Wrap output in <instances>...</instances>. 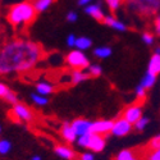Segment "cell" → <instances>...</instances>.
I'll list each match as a JSON object with an SVG mask.
<instances>
[{
  "mask_svg": "<svg viewBox=\"0 0 160 160\" xmlns=\"http://www.w3.org/2000/svg\"><path fill=\"white\" fill-rule=\"evenodd\" d=\"M45 51L30 38L13 37L0 45V76L24 74L33 71L44 59Z\"/></svg>",
  "mask_w": 160,
  "mask_h": 160,
  "instance_id": "6da1fadb",
  "label": "cell"
},
{
  "mask_svg": "<svg viewBox=\"0 0 160 160\" xmlns=\"http://www.w3.org/2000/svg\"><path fill=\"white\" fill-rule=\"evenodd\" d=\"M37 16V10L35 9L31 0H24L17 4H13L7 10L5 18L8 23L14 28H24L30 26Z\"/></svg>",
  "mask_w": 160,
  "mask_h": 160,
  "instance_id": "7a4b0ae2",
  "label": "cell"
},
{
  "mask_svg": "<svg viewBox=\"0 0 160 160\" xmlns=\"http://www.w3.org/2000/svg\"><path fill=\"white\" fill-rule=\"evenodd\" d=\"M126 9L142 19L154 18L160 13V0H124Z\"/></svg>",
  "mask_w": 160,
  "mask_h": 160,
  "instance_id": "3957f363",
  "label": "cell"
},
{
  "mask_svg": "<svg viewBox=\"0 0 160 160\" xmlns=\"http://www.w3.org/2000/svg\"><path fill=\"white\" fill-rule=\"evenodd\" d=\"M76 143L78 145V148H81V149H86L92 152H101L106 146V138L102 135L88 132L86 135L78 136Z\"/></svg>",
  "mask_w": 160,
  "mask_h": 160,
  "instance_id": "277c9868",
  "label": "cell"
},
{
  "mask_svg": "<svg viewBox=\"0 0 160 160\" xmlns=\"http://www.w3.org/2000/svg\"><path fill=\"white\" fill-rule=\"evenodd\" d=\"M65 63L71 69H87L90 65V59L85 54V51L73 49L65 57Z\"/></svg>",
  "mask_w": 160,
  "mask_h": 160,
  "instance_id": "5b68a950",
  "label": "cell"
},
{
  "mask_svg": "<svg viewBox=\"0 0 160 160\" xmlns=\"http://www.w3.org/2000/svg\"><path fill=\"white\" fill-rule=\"evenodd\" d=\"M10 115L18 123H31V122H33V119H35L33 112L28 108L27 105H24V104L19 102V101L12 105Z\"/></svg>",
  "mask_w": 160,
  "mask_h": 160,
  "instance_id": "8992f818",
  "label": "cell"
},
{
  "mask_svg": "<svg viewBox=\"0 0 160 160\" xmlns=\"http://www.w3.org/2000/svg\"><path fill=\"white\" fill-rule=\"evenodd\" d=\"M143 115V108H142V101H136L128 106H126L122 117L126 118L128 122H131L132 124H135L138 119Z\"/></svg>",
  "mask_w": 160,
  "mask_h": 160,
  "instance_id": "52a82bcc",
  "label": "cell"
},
{
  "mask_svg": "<svg viewBox=\"0 0 160 160\" xmlns=\"http://www.w3.org/2000/svg\"><path fill=\"white\" fill-rule=\"evenodd\" d=\"M132 129H133V124L121 115L118 119L114 121V124L112 128V135L115 137H124V136L129 135Z\"/></svg>",
  "mask_w": 160,
  "mask_h": 160,
  "instance_id": "ba28073f",
  "label": "cell"
},
{
  "mask_svg": "<svg viewBox=\"0 0 160 160\" xmlns=\"http://www.w3.org/2000/svg\"><path fill=\"white\" fill-rule=\"evenodd\" d=\"M113 124H114V121H110V119H98V121L92 122L91 132L106 136V135H109V133H112Z\"/></svg>",
  "mask_w": 160,
  "mask_h": 160,
  "instance_id": "9c48e42d",
  "label": "cell"
},
{
  "mask_svg": "<svg viewBox=\"0 0 160 160\" xmlns=\"http://www.w3.org/2000/svg\"><path fill=\"white\" fill-rule=\"evenodd\" d=\"M73 129L76 131L77 136H82L86 133L91 132V127H92V122L88 121L86 118H76L71 122Z\"/></svg>",
  "mask_w": 160,
  "mask_h": 160,
  "instance_id": "30bf717a",
  "label": "cell"
},
{
  "mask_svg": "<svg viewBox=\"0 0 160 160\" xmlns=\"http://www.w3.org/2000/svg\"><path fill=\"white\" fill-rule=\"evenodd\" d=\"M102 24L108 26V27H110L112 30L117 31V32H126L128 30V26L127 23H124L123 21H121L119 18L112 16V14H106L104 21H102Z\"/></svg>",
  "mask_w": 160,
  "mask_h": 160,
  "instance_id": "8fae6325",
  "label": "cell"
},
{
  "mask_svg": "<svg viewBox=\"0 0 160 160\" xmlns=\"http://www.w3.org/2000/svg\"><path fill=\"white\" fill-rule=\"evenodd\" d=\"M85 13H86L88 17H91L92 19H95V21H98V22H101V23H102L105 16H106L105 12H104V9H102V7H101L99 3L86 5V7H85Z\"/></svg>",
  "mask_w": 160,
  "mask_h": 160,
  "instance_id": "7c38bea8",
  "label": "cell"
},
{
  "mask_svg": "<svg viewBox=\"0 0 160 160\" xmlns=\"http://www.w3.org/2000/svg\"><path fill=\"white\" fill-rule=\"evenodd\" d=\"M60 137L67 142V143H74L77 141V133L73 129L71 122H64L60 127Z\"/></svg>",
  "mask_w": 160,
  "mask_h": 160,
  "instance_id": "4fadbf2b",
  "label": "cell"
},
{
  "mask_svg": "<svg viewBox=\"0 0 160 160\" xmlns=\"http://www.w3.org/2000/svg\"><path fill=\"white\" fill-rule=\"evenodd\" d=\"M54 152L63 160H74L76 159V152L71 148L69 145H57L54 148Z\"/></svg>",
  "mask_w": 160,
  "mask_h": 160,
  "instance_id": "5bb4252c",
  "label": "cell"
},
{
  "mask_svg": "<svg viewBox=\"0 0 160 160\" xmlns=\"http://www.w3.org/2000/svg\"><path fill=\"white\" fill-rule=\"evenodd\" d=\"M69 78H71V82L73 85H79V83L87 81V79L91 77L86 69H72Z\"/></svg>",
  "mask_w": 160,
  "mask_h": 160,
  "instance_id": "9a60e30c",
  "label": "cell"
},
{
  "mask_svg": "<svg viewBox=\"0 0 160 160\" xmlns=\"http://www.w3.org/2000/svg\"><path fill=\"white\" fill-rule=\"evenodd\" d=\"M35 90L40 95L49 96L54 92V85L48 82V81H38V82L35 83Z\"/></svg>",
  "mask_w": 160,
  "mask_h": 160,
  "instance_id": "2e32d148",
  "label": "cell"
},
{
  "mask_svg": "<svg viewBox=\"0 0 160 160\" xmlns=\"http://www.w3.org/2000/svg\"><path fill=\"white\" fill-rule=\"evenodd\" d=\"M114 160H142V155L140 156L135 150L124 149L117 152V155L114 156Z\"/></svg>",
  "mask_w": 160,
  "mask_h": 160,
  "instance_id": "e0dca14e",
  "label": "cell"
},
{
  "mask_svg": "<svg viewBox=\"0 0 160 160\" xmlns=\"http://www.w3.org/2000/svg\"><path fill=\"white\" fill-rule=\"evenodd\" d=\"M156 81H158V76H155V74H152V73H150V72L146 71L145 74H143L142 78H141L140 85H141L143 88H146V90L149 91L150 88H152V87L155 86Z\"/></svg>",
  "mask_w": 160,
  "mask_h": 160,
  "instance_id": "ac0fdd59",
  "label": "cell"
},
{
  "mask_svg": "<svg viewBox=\"0 0 160 160\" xmlns=\"http://www.w3.org/2000/svg\"><path fill=\"white\" fill-rule=\"evenodd\" d=\"M148 72L155 74V76H160V54H152L149 64H148Z\"/></svg>",
  "mask_w": 160,
  "mask_h": 160,
  "instance_id": "d6986e66",
  "label": "cell"
},
{
  "mask_svg": "<svg viewBox=\"0 0 160 160\" xmlns=\"http://www.w3.org/2000/svg\"><path fill=\"white\" fill-rule=\"evenodd\" d=\"M113 54L110 46H98L94 49V57L98 59H108Z\"/></svg>",
  "mask_w": 160,
  "mask_h": 160,
  "instance_id": "ffe728a7",
  "label": "cell"
},
{
  "mask_svg": "<svg viewBox=\"0 0 160 160\" xmlns=\"http://www.w3.org/2000/svg\"><path fill=\"white\" fill-rule=\"evenodd\" d=\"M91 48H92V40H91L90 37H86V36H79V37H77L74 49L86 51V50H88V49H91Z\"/></svg>",
  "mask_w": 160,
  "mask_h": 160,
  "instance_id": "44dd1931",
  "label": "cell"
},
{
  "mask_svg": "<svg viewBox=\"0 0 160 160\" xmlns=\"http://www.w3.org/2000/svg\"><path fill=\"white\" fill-rule=\"evenodd\" d=\"M32 102L37 106V108H44V106H46L49 104V99L48 96H44V95H40L37 94V92H32V94L30 95Z\"/></svg>",
  "mask_w": 160,
  "mask_h": 160,
  "instance_id": "7402d4cb",
  "label": "cell"
},
{
  "mask_svg": "<svg viewBox=\"0 0 160 160\" xmlns=\"http://www.w3.org/2000/svg\"><path fill=\"white\" fill-rule=\"evenodd\" d=\"M31 3L33 4L37 13H42L52 5V0H31Z\"/></svg>",
  "mask_w": 160,
  "mask_h": 160,
  "instance_id": "603a6c76",
  "label": "cell"
},
{
  "mask_svg": "<svg viewBox=\"0 0 160 160\" xmlns=\"http://www.w3.org/2000/svg\"><path fill=\"white\" fill-rule=\"evenodd\" d=\"M87 73L90 74L91 78H96V77H100L101 73H102V67L98 63H90V65L87 67Z\"/></svg>",
  "mask_w": 160,
  "mask_h": 160,
  "instance_id": "cb8c5ba5",
  "label": "cell"
},
{
  "mask_svg": "<svg viewBox=\"0 0 160 160\" xmlns=\"http://www.w3.org/2000/svg\"><path fill=\"white\" fill-rule=\"evenodd\" d=\"M142 160H160V148L155 150H146L142 154Z\"/></svg>",
  "mask_w": 160,
  "mask_h": 160,
  "instance_id": "d4e9b609",
  "label": "cell"
},
{
  "mask_svg": "<svg viewBox=\"0 0 160 160\" xmlns=\"http://www.w3.org/2000/svg\"><path fill=\"white\" fill-rule=\"evenodd\" d=\"M106 7L112 13H115L121 9V7L124 4V0H105Z\"/></svg>",
  "mask_w": 160,
  "mask_h": 160,
  "instance_id": "484cf974",
  "label": "cell"
},
{
  "mask_svg": "<svg viewBox=\"0 0 160 160\" xmlns=\"http://www.w3.org/2000/svg\"><path fill=\"white\" fill-rule=\"evenodd\" d=\"M141 38L145 45L148 46H151L155 44V33L154 32H150V31H143L142 35H141Z\"/></svg>",
  "mask_w": 160,
  "mask_h": 160,
  "instance_id": "4316f807",
  "label": "cell"
},
{
  "mask_svg": "<svg viewBox=\"0 0 160 160\" xmlns=\"http://www.w3.org/2000/svg\"><path fill=\"white\" fill-rule=\"evenodd\" d=\"M149 123H150V119L148 118V117H141L138 121L133 124V129H136V131H138V132H141V131H143V129H146V127L149 126Z\"/></svg>",
  "mask_w": 160,
  "mask_h": 160,
  "instance_id": "83f0119b",
  "label": "cell"
},
{
  "mask_svg": "<svg viewBox=\"0 0 160 160\" xmlns=\"http://www.w3.org/2000/svg\"><path fill=\"white\" fill-rule=\"evenodd\" d=\"M12 150V142L7 138H0V155H7Z\"/></svg>",
  "mask_w": 160,
  "mask_h": 160,
  "instance_id": "f1b7e54d",
  "label": "cell"
},
{
  "mask_svg": "<svg viewBox=\"0 0 160 160\" xmlns=\"http://www.w3.org/2000/svg\"><path fill=\"white\" fill-rule=\"evenodd\" d=\"M160 148V133L155 135L148 143L146 146V150H155V149H159Z\"/></svg>",
  "mask_w": 160,
  "mask_h": 160,
  "instance_id": "f546056e",
  "label": "cell"
},
{
  "mask_svg": "<svg viewBox=\"0 0 160 160\" xmlns=\"http://www.w3.org/2000/svg\"><path fill=\"white\" fill-rule=\"evenodd\" d=\"M152 32L155 33V36L160 37V13L152 18Z\"/></svg>",
  "mask_w": 160,
  "mask_h": 160,
  "instance_id": "4dcf8cb0",
  "label": "cell"
},
{
  "mask_svg": "<svg viewBox=\"0 0 160 160\" xmlns=\"http://www.w3.org/2000/svg\"><path fill=\"white\" fill-rule=\"evenodd\" d=\"M146 94H148V90L143 88L141 85H138L135 90V95H136V99L137 101H143L145 98H146Z\"/></svg>",
  "mask_w": 160,
  "mask_h": 160,
  "instance_id": "1f68e13d",
  "label": "cell"
},
{
  "mask_svg": "<svg viewBox=\"0 0 160 160\" xmlns=\"http://www.w3.org/2000/svg\"><path fill=\"white\" fill-rule=\"evenodd\" d=\"M4 100L8 102V104H10V105H13V104H16V102H18V96H17V94L14 91H9L8 92V95L4 98Z\"/></svg>",
  "mask_w": 160,
  "mask_h": 160,
  "instance_id": "d6a6232c",
  "label": "cell"
},
{
  "mask_svg": "<svg viewBox=\"0 0 160 160\" xmlns=\"http://www.w3.org/2000/svg\"><path fill=\"white\" fill-rule=\"evenodd\" d=\"M78 160H95V155L92 151L87 150V151H83L82 154L78 155Z\"/></svg>",
  "mask_w": 160,
  "mask_h": 160,
  "instance_id": "836d02e7",
  "label": "cell"
},
{
  "mask_svg": "<svg viewBox=\"0 0 160 160\" xmlns=\"http://www.w3.org/2000/svg\"><path fill=\"white\" fill-rule=\"evenodd\" d=\"M10 91V88H9V86L5 83V82H2L0 81V99H3L4 100V98L8 95V92Z\"/></svg>",
  "mask_w": 160,
  "mask_h": 160,
  "instance_id": "e575fe53",
  "label": "cell"
},
{
  "mask_svg": "<svg viewBox=\"0 0 160 160\" xmlns=\"http://www.w3.org/2000/svg\"><path fill=\"white\" fill-rule=\"evenodd\" d=\"M76 40H77V36L74 33H71V35H68V37L65 38V42L69 48H74L76 46Z\"/></svg>",
  "mask_w": 160,
  "mask_h": 160,
  "instance_id": "d590c367",
  "label": "cell"
},
{
  "mask_svg": "<svg viewBox=\"0 0 160 160\" xmlns=\"http://www.w3.org/2000/svg\"><path fill=\"white\" fill-rule=\"evenodd\" d=\"M77 19H78V14H77V12H73V10L68 12V14H67V21L71 22V23H73V22H76Z\"/></svg>",
  "mask_w": 160,
  "mask_h": 160,
  "instance_id": "8d00e7d4",
  "label": "cell"
},
{
  "mask_svg": "<svg viewBox=\"0 0 160 160\" xmlns=\"http://www.w3.org/2000/svg\"><path fill=\"white\" fill-rule=\"evenodd\" d=\"M91 2L92 0H78V5H81V7H86V5H88V4H91Z\"/></svg>",
  "mask_w": 160,
  "mask_h": 160,
  "instance_id": "74e56055",
  "label": "cell"
},
{
  "mask_svg": "<svg viewBox=\"0 0 160 160\" xmlns=\"http://www.w3.org/2000/svg\"><path fill=\"white\" fill-rule=\"evenodd\" d=\"M4 27H3V24H2V22H0V40H3L4 41Z\"/></svg>",
  "mask_w": 160,
  "mask_h": 160,
  "instance_id": "f35d334b",
  "label": "cell"
},
{
  "mask_svg": "<svg viewBox=\"0 0 160 160\" xmlns=\"http://www.w3.org/2000/svg\"><path fill=\"white\" fill-rule=\"evenodd\" d=\"M154 54H160V45H156L154 48Z\"/></svg>",
  "mask_w": 160,
  "mask_h": 160,
  "instance_id": "ab89813d",
  "label": "cell"
},
{
  "mask_svg": "<svg viewBox=\"0 0 160 160\" xmlns=\"http://www.w3.org/2000/svg\"><path fill=\"white\" fill-rule=\"evenodd\" d=\"M31 160H42V158L40 156V155H33V156L31 158Z\"/></svg>",
  "mask_w": 160,
  "mask_h": 160,
  "instance_id": "60d3db41",
  "label": "cell"
},
{
  "mask_svg": "<svg viewBox=\"0 0 160 160\" xmlns=\"http://www.w3.org/2000/svg\"><path fill=\"white\" fill-rule=\"evenodd\" d=\"M0 135H2V124H0Z\"/></svg>",
  "mask_w": 160,
  "mask_h": 160,
  "instance_id": "b9f144b4",
  "label": "cell"
},
{
  "mask_svg": "<svg viewBox=\"0 0 160 160\" xmlns=\"http://www.w3.org/2000/svg\"><path fill=\"white\" fill-rule=\"evenodd\" d=\"M2 42H3V40H0V45H2Z\"/></svg>",
  "mask_w": 160,
  "mask_h": 160,
  "instance_id": "7bdbcfd3",
  "label": "cell"
}]
</instances>
